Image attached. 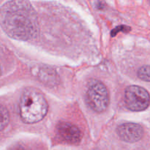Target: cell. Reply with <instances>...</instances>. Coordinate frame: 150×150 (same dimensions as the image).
<instances>
[{
	"instance_id": "6da1fadb",
	"label": "cell",
	"mask_w": 150,
	"mask_h": 150,
	"mask_svg": "<svg viewBox=\"0 0 150 150\" xmlns=\"http://www.w3.org/2000/svg\"><path fill=\"white\" fill-rule=\"evenodd\" d=\"M1 26L10 38L29 40L39 32L38 16L28 0H10L1 7Z\"/></svg>"
},
{
	"instance_id": "7a4b0ae2",
	"label": "cell",
	"mask_w": 150,
	"mask_h": 150,
	"mask_svg": "<svg viewBox=\"0 0 150 150\" xmlns=\"http://www.w3.org/2000/svg\"><path fill=\"white\" fill-rule=\"evenodd\" d=\"M48 103L41 91L34 87L26 88L21 96L20 116L26 124L41 121L48 113Z\"/></svg>"
},
{
	"instance_id": "3957f363",
	"label": "cell",
	"mask_w": 150,
	"mask_h": 150,
	"mask_svg": "<svg viewBox=\"0 0 150 150\" xmlns=\"http://www.w3.org/2000/svg\"><path fill=\"white\" fill-rule=\"evenodd\" d=\"M86 100L88 105L95 112L105 111L109 104V93L103 82L97 79H91L87 84Z\"/></svg>"
},
{
	"instance_id": "277c9868",
	"label": "cell",
	"mask_w": 150,
	"mask_h": 150,
	"mask_svg": "<svg viewBox=\"0 0 150 150\" xmlns=\"http://www.w3.org/2000/svg\"><path fill=\"white\" fill-rule=\"evenodd\" d=\"M125 103L133 111L146 109L150 104V95L146 89L137 85H131L125 91Z\"/></svg>"
},
{
	"instance_id": "5b68a950",
	"label": "cell",
	"mask_w": 150,
	"mask_h": 150,
	"mask_svg": "<svg viewBox=\"0 0 150 150\" xmlns=\"http://www.w3.org/2000/svg\"><path fill=\"white\" fill-rule=\"evenodd\" d=\"M59 139L70 144H77L81 139V133L77 126L67 122H61L56 127Z\"/></svg>"
},
{
	"instance_id": "8992f818",
	"label": "cell",
	"mask_w": 150,
	"mask_h": 150,
	"mask_svg": "<svg viewBox=\"0 0 150 150\" xmlns=\"http://www.w3.org/2000/svg\"><path fill=\"white\" fill-rule=\"evenodd\" d=\"M117 135L124 142L127 143H135L142 139L144 129L140 125L128 122L122 124L117 127Z\"/></svg>"
},
{
	"instance_id": "52a82bcc",
	"label": "cell",
	"mask_w": 150,
	"mask_h": 150,
	"mask_svg": "<svg viewBox=\"0 0 150 150\" xmlns=\"http://www.w3.org/2000/svg\"><path fill=\"white\" fill-rule=\"evenodd\" d=\"M138 76L144 81L150 82V65L141 67L138 71Z\"/></svg>"
},
{
	"instance_id": "ba28073f",
	"label": "cell",
	"mask_w": 150,
	"mask_h": 150,
	"mask_svg": "<svg viewBox=\"0 0 150 150\" xmlns=\"http://www.w3.org/2000/svg\"><path fill=\"white\" fill-rule=\"evenodd\" d=\"M1 130H3L9 122V113L7 109L3 105H1Z\"/></svg>"
},
{
	"instance_id": "9c48e42d",
	"label": "cell",
	"mask_w": 150,
	"mask_h": 150,
	"mask_svg": "<svg viewBox=\"0 0 150 150\" xmlns=\"http://www.w3.org/2000/svg\"><path fill=\"white\" fill-rule=\"evenodd\" d=\"M120 31H122L124 32H128L129 31H130V27L127 26H117L115 29H113L111 32V35L112 37H114L117 33H118Z\"/></svg>"
}]
</instances>
